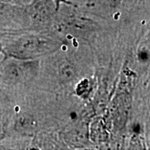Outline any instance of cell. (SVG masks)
I'll return each instance as SVG.
<instances>
[{"mask_svg":"<svg viewBox=\"0 0 150 150\" xmlns=\"http://www.w3.org/2000/svg\"><path fill=\"white\" fill-rule=\"evenodd\" d=\"M37 65L32 60L4 56L0 61V93H16L26 87L36 75Z\"/></svg>","mask_w":150,"mask_h":150,"instance_id":"1","label":"cell"},{"mask_svg":"<svg viewBox=\"0 0 150 150\" xmlns=\"http://www.w3.org/2000/svg\"><path fill=\"white\" fill-rule=\"evenodd\" d=\"M48 42L31 33H4L0 35L3 55L23 60H32L48 50Z\"/></svg>","mask_w":150,"mask_h":150,"instance_id":"2","label":"cell"},{"mask_svg":"<svg viewBox=\"0 0 150 150\" xmlns=\"http://www.w3.org/2000/svg\"><path fill=\"white\" fill-rule=\"evenodd\" d=\"M54 11L56 8L51 0H35L28 8L27 14L32 22L43 23L50 20Z\"/></svg>","mask_w":150,"mask_h":150,"instance_id":"3","label":"cell"},{"mask_svg":"<svg viewBox=\"0 0 150 150\" xmlns=\"http://www.w3.org/2000/svg\"><path fill=\"white\" fill-rule=\"evenodd\" d=\"M38 124L32 115L27 112L17 114L13 122V129L17 134L22 136H31L36 131Z\"/></svg>","mask_w":150,"mask_h":150,"instance_id":"4","label":"cell"},{"mask_svg":"<svg viewBox=\"0 0 150 150\" xmlns=\"http://www.w3.org/2000/svg\"><path fill=\"white\" fill-rule=\"evenodd\" d=\"M87 136L88 134L86 129L83 126H81L72 129L69 131L66 138L70 143L80 146L86 143Z\"/></svg>","mask_w":150,"mask_h":150,"instance_id":"5","label":"cell"},{"mask_svg":"<svg viewBox=\"0 0 150 150\" xmlns=\"http://www.w3.org/2000/svg\"><path fill=\"white\" fill-rule=\"evenodd\" d=\"M76 71L74 66L69 62H65L59 67V79L64 83H68L72 81L76 76Z\"/></svg>","mask_w":150,"mask_h":150,"instance_id":"6","label":"cell"},{"mask_svg":"<svg viewBox=\"0 0 150 150\" xmlns=\"http://www.w3.org/2000/svg\"><path fill=\"white\" fill-rule=\"evenodd\" d=\"M91 138L94 141H102L106 138L107 133L101 122H95L91 127Z\"/></svg>","mask_w":150,"mask_h":150,"instance_id":"7","label":"cell"},{"mask_svg":"<svg viewBox=\"0 0 150 150\" xmlns=\"http://www.w3.org/2000/svg\"><path fill=\"white\" fill-rule=\"evenodd\" d=\"M128 101L127 97H120L117 99V102L114 105V108H116L115 113L116 114V117L117 119H125L127 115V109L129 108Z\"/></svg>","mask_w":150,"mask_h":150,"instance_id":"8","label":"cell"},{"mask_svg":"<svg viewBox=\"0 0 150 150\" xmlns=\"http://www.w3.org/2000/svg\"><path fill=\"white\" fill-rule=\"evenodd\" d=\"M52 2L54 3V6H55L56 11H59L60 6L61 4H65L68 6H74V4L72 1H69V0H51Z\"/></svg>","mask_w":150,"mask_h":150,"instance_id":"9","label":"cell"},{"mask_svg":"<svg viewBox=\"0 0 150 150\" xmlns=\"http://www.w3.org/2000/svg\"><path fill=\"white\" fill-rule=\"evenodd\" d=\"M138 58L142 62H146L149 60V52L146 50H142L138 54Z\"/></svg>","mask_w":150,"mask_h":150,"instance_id":"10","label":"cell"},{"mask_svg":"<svg viewBox=\"0 0 150 150\" xmlns=\"http://www.w3.org/2000/svg\"><path fill=\"white\" fill-rule=\"evenodd\" d=\"M87 88H88V83L87 81H86V80H84L83 81H82L81 83L79 84L78 88H77L78 93H83V91H85L86 89H87Z\"/></svg>","mask_w":150,"mask_h":150,"instance_id":"11","label":"cell"},{"mask_svg":"<svg viewBox=\"0 0 150 150\" xmlns=\"http://www.w3.org/2000/svg\"><path fill=\"white\" fill-rule=\"evenodd\" d=\"M1 54H2V52H1V47H0V56H1ZM1 59H0V61H1Z\"/></svg>","mask_w":150,"mask_h":150,"instance_id":"12","label":"cell"}]
</instances>
